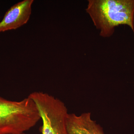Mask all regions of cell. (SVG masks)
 Returning a JSON list of instances; mask_svg holds the SVG:
<instances>
[{"instance_id": "6da1fadb", "label": "cell", "mask_w": 134, "mask_h": 134, "mask_svg": "<svg viewBox=\"0 0 134 134\" xmlns=\"http://www.w3.org/2000/svg\"><path fill=\"white\" fill-rule=\"evenodd\" d=\"M86 9L99 35L111 37L115 27L129 26L134 34V0H89Z\"/></svg>"}, {"instance_id": "277c9868", "label": "cell", "mask_w": 134, "mask_h": 134, "mask_svg": "<svg viewBox=\"0 0 134 134\" xmlns=\"http://www.w3.org/2000/svg\"><path fill=\"white\" fill-rule=\"evenodd\" d=\"M33 1L24 0L11 7L0 22V32L15 30L26 24L31 14Z\"/></svg>"}, {"instance_id": "3957f363", "label": "cell", "mask_w": 134, "mask_h": 134, "mask_svg": "<svg viewBox=\"0 0 134 134\" xmlns=\"http://www.w3.org/2000/svg\"><path fill=\"white\" fill-rule=\"evenodd\" d=\"M28 97L36 103L40 114L41 134H70L67 127L69 113L65 103L41 91L34 92Z\"/></svg>"}, {"instance_id": "8992f818", "label": "cell", "mask_w": 134, "mask_h": 134, "mask_svg": "<svg viewBox=\"0 0 134 134\" xmlns=\"http://www.w3.org/2000/svg\"><path fill=\"white\" fill-rule=\"evenodd\" d=\"M133 29L134 30V14L133 16Z\"/></svg>"}, {"instance_id": "5b68a950", "label": "cell", "mask_w": 134, "mask_h": 134, "mask_svg": "<svg viewBox=\"0 0 134 134\" xmlns=\"http://www.w3.org/2000/svg\"><path fill=\"white\" fill-rule=\"evenodd\" d=\"M67 127L70 134H105L102 127L92 119L90 112L69 113Z\"/></svg>"}, {"instance_id": "52a82bcc", "label": "cell", "mask_w": 134, "mask_h": 134, "mask_svg": "<svg viewBox=\"0 0 134 134\" xmlns=\"http://www.w3.org/2000/svg\"><path fill=\"white\" fill-rule=\"evenodd\" d=\"M20 134H27L26 133H23Z\"/></svg>"}, {"instance_id": "7a4b0ae2", "label": "cell", "mask_w": 134, "mask_h": 134, "mask_svg": "<svg viewBox=\"0 0 134 134\" xmlns=\"http://www.w3.org/2000/svg\"><path fill=\"white\" fill-rule=\"evenodd\" d=\"M40 120L36 103L29 97L15 101L0 96V134L26 133Z\"/></svg>"}]
</instances>
